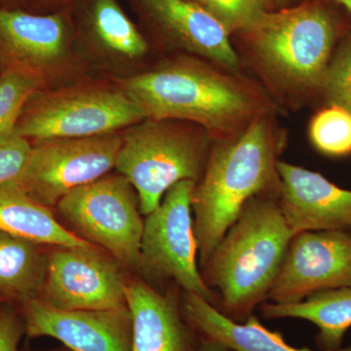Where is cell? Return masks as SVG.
Masks as SVG:
<instances>
[{
	"instance_id": "cell-23",
	"label": "cell",
	"mask_w": 351,
	"mask_h": 351,
	"mask_svg": "<svg viewBox=\"0 0 351 351\" xmlns=\"http://www.w3.org/2000/svg\"><path fill=\"white\" fill-rule=\"evenodd\" d=\"M43 89L34 76L18 71L0 73V138L15 130L25 104Z\"/></svg>"
},
{
	"instance_id": "cell-5",
	"label": "cell",
	"mask_w": 351,
	"mask_h": 351,
	"mask_svg": "<svg viewBox=\"0 0 351 351\" xmlns=\"http://www.w3.org/2000/svg\"><path fill=\"white\" fill-rule=\"evenodd\" d=\"M213 142L193 122L145 119L122 131L115 170L135 189L147 216L178 182L199 181Z\"/></svg>"
},
{
	"instance_id": "cell-12",
	"label": "cell",
	"mask_w": 351,
	"mask_h": 351,
	"mask_svg": "<svg viewBox=\"0 0 351 351\" xmlns=\"http://www.w3.org/2000/svg\"><path fill=\"white\" fill-rule=\"evenodd\" d=\"M351 286V233H295L269 295L272 304H292L322 291Z\"/></svg>"
},
{
	"instance_id": "cell-21",
	"label": "cell",
	"mask_w": 351,
	"mask_h": 351,
	"mask_svg": "<svg viewBox=\"0 0 351 351\" xmlns=\"http://www.w3.org/2000/svg\"><path fill=\"white\" fill-rule=\"evenodd\" d=\"M41 245L0 232V298L19 304L38 298L47 269Z\"/></svg>"
},
{
	"instance_id": "cell-4",
	"label": "cell",
	"mask_w": 351,
	"mask_h": 351,
	"mask_svg": "<svg viewBox=\"0 0 351 351\" xmlns=\"http://www.w3.org/2000/svg\"><path fill=\"white\" fill-rule=\"evenodd\" d=\"M335 0H306L269 11L243 34L258 64L290 93L319 92L348 27Z\"/></svg>"
},
{
	"instance_id": "cell-25",
	"label": "cell",
	"mask_w": 351,
	"mask_h": 351,
	"mask_svg": "<svg viewBox=\"0 0 351 351\" xmlns=\"http://www.w3.org/2000/svg\"><path fill=\"white\" fill-rule=\"evenodd\" d=\"M320 93L328 105H337L351 112V29L335 50Z\"/></svg>"
},
{
	"instance_id": "cell-20",
	"label": "cell",
	"mask_w": 351,
	"mask_h": 351,
	"mask_svg": "<svg viewBox=\"0 0 351 351\" xmlns=\"http://www.w3.org/2000/svg\"><path fill=\"white\" fill-rule=\"evenodd\" d=\"M258 309L263 319L297 318L313 323L320 350H338L351 327V286L315 293L298 304L265 302Z\"/></svg>"
},
{
	"instance_id": "cell-8",
	"label": "cell",
	"mask_w": 351,
	"mask_h": 351,
	"mask_svg": "<svg viewBox=\"0 0 351 351\" xmlns=\"http://www.w3.org/2000/svg\"><path fill=\"white\" fill-rule=\"evenodd\" d=\"M71 232L133 269H141L144 232L135 189L119 173H110L71 191L56 205Z\"/></svg>"
},
{
	"instance_id": "cell-28",
	"label": "cell",
	"mask_w": 351,
	"mask_h": 351,
	"mask_svg": "<svg viewBox=\"0 0 351 351\" xmlns=\"http://www.w3.org/2000/svg\"><path fill=\"white\" fill-rule=\"evenodd\" d=\"M41 7L43 14L71 9L78 0H36Z\"/></svg>"
},
{
	"instance_id": "cell-27",
	"label": "cell",
	"mask_w": 351,
	"mask_h": 351,
	"mask_svg": "<svg viewBox=\"0 0 351 351\" xmlns=\"http://www.w3.org/2000/svg\"><path fill=\"white\" fill-rule=\"evenodd\" d=\"M12 304L4 302L0 306V351H20L21 339L25 334L19 309Z\"/></svg>"
},
{
	"instance_id": "cell-7",
	"label": "cell",
	"mask_w": 351,
	"mask_h": 351,
	"mask_svg": "<svg viewBox=\"0 0 351 351\" xmlns=\"http://www.w3.org/2000/svg\"><path fill=\"white\" fill-rule=\"evenodd\" d=\"M4 71L34 76L43 89L96 75L78 46L71 9L41 14L0 8V73Z\"/></svg>"
},
{
	"instance_id": "cell-17",
	"label": "cell",
	"mask_w": 351,
	"mask_h": 351,
	"mask_svg": "<svg viewBox=\"0 0 351 351\" xmlns=\"http://www.w3.org/2000/svg\"><path fill=\"white\" fill-rule=\"evenodd\" d=\"M131 314L130 351H196L201 341L173 291L158 292L144 281L126 282Z\"/></svg>"
},
{
	"instance_id": "cell-22",
	"label": "cell",
	"mask_w": 351,
	"mask_h": 351,
	"mask_svg": "<svg viewBox=\"0 0 351 351\" xmlns=\"http://www.w3.org/2000/svg\"><path fill=\"white\" fill-rule=\"evenodd\" d=\"M309 137L317 151L328 156L351 154V112L337 105H328L314 115Z\"/></svg>"
},
{
	"instance_id": "cell-30",
	"label": "cell",
	"mask_w": 351,
	"mask_h": 351,
	"mask_svg": "<svg viewBox=\"0 0 351 351\" xmlns=\"http://www.w3.org/2000/svg\"><path fill=\"white\" fill-rule=\"evenodd\" d=\"M196 351H232L219 341L201 337L199 346Z\"/></svg>"
},
{
	"instance_id": "cell-2",
	"label": "cell",
	"mask_w": 351,
	"mask_h": 351,
	"mask_svg": "<svg viewBox=\"0 0 351 351\" xmlns=\"http://www.w3.org/2000/svg\"><path fill=\"white\" fill-rule=\"evenodd\" d=\"M281 142L269 113H265L237 137L213 144L191 199L200 269L249 200L261 196L279 198L277 156Z\"/></svg>"
},
{
	"instance_id": "cell-10",
	"label": "cell",
	"mask_w": 351,
	"mask_h": 351,
	"mask_svg": "<svg viewBox=\"0 0 351 351\" xmlns=\"http://www.w3.org/2000/svg\"><path fill=\"white\" fill-rule=\"evenodd\" d=\"M122 131L85 138H53L32 143L18 178L29 195L46 206L115 169Z\"/></svg>"
},
{
	"instance_id": "cell-11",
	"label": "cell",
	"mask_w": 351,
	"mask_h": 351,
	"mask_svg": "<svg viewBox=\"0 0 351 351\" xmlns=\"http://www.w3.org/2000/svg\"><path fill=\"white\" fill-rule=\"evenodd\" d=\"M71 16L78 46L94 75L125 80L156 64L147 36L119 0H78Z\"/></svg>"
},
{
	"instance_id": "cell-19",
	"label": "cell",
	"mask_w": 351,
	"mask_h": 351,
	"mask_svg": "<svg viewBox=\"0 0 351 351\" xmlns=\"http://www.w3.org/2000/svg\"><path fill=\"white\" fill-rule=\"evenodd\" d=\"M0 232L39 245L98 250L64 228L52 208L29 195L17 180L0 184Z\"/></svg>"
},
{
	"instance_id": "cell-15",
	"label": "cell",
	"mask_w": 351,
	"mask_h": 351,
	"mask_svg": "<svg viewBox=\"0 0 351 351\" xmlns=\"http://www.w3.org/2000/svg\"><path fill=\"white\" fill-rule=\"evenodd\" d=\"M29 338L50 337L69 351H130L128 307L112 311H64L38 298L17 304Z\"/></svg>"
},
{
	"instance_id": "cell-18",
	"label": "cell",
	"mask_w": 351,
	"mask_h": 351,
	"mask_svg": "<svg viewBox=\"0 0 351 351\" xmlns=\"http://www.w3.org/2000/svg\"><path fill=\"white\" fill-rule=\"evenodd\" d=\"M181 306L184 318L200 337L219 341L232 351H315L289 345L282 334L263 326L255 314L245 322H235L193 293L184 292ZM330 351H351V343Z\"/></svg>"
},
{
	"instance_id": "cell-31",
	"label": "cell",
	"mask_w": 351,
	"mask_h": 351,
	"mask_svg": "<svg viewBox=\"0 0 351 351\" xmlns=\"http://www.w3.org/2000/svg\"><path fill=\"white\" fill-rule=\"evenodd\" d=\"M335 1L351 13V0H335Z\"/></svg>"
},
{
	"instance_id": "cell-32",
	"label": "cell",
	"mask_w": 351,
	"mask_h": 351,
	"mask_svg": "<svg viewBox=\"0 0 351 351\" xmlns=\"http://www.w3.org/2000/svg\"><path fill=\"white\" fill-rule=\"evenodd\" d=\"M27 351H36V350H27ZM43 351H69L68 348H59V350H43Z\"/></svg>"
},
{
	"instance_id": "cell-3",
	"label": "cell",
	"mask_w": 351,
	"mask_h": 351,
	"mask_svg": "<svg viewBox=\"0 0 351 351\" xmlns=\"http://www.w3.org/2000/svg\"><path fill=\"white\" fill-rule=\"evenodd\" d=\"M295 234L278 198L249 200L200 269L205 282L218 295V311L242 323L267 302Z\"/></svg>"
},
{
	"instance_id": "cell-9",
	"label": "cell",
	"mask_w": 351,
	"mask_h": 351,
	"mask_svg": "<svg viewBox=\"0 0 351 351\" xmlns=\"http://www.w3.org/2000/svg\"><path fill=\"white\" fill-rule=\"evenodd\" d=\"M195 182L182 181L165 193L160 204L145 216L141 243V271L171 280L219 309V299L203 279L197 263L198 245L193 228Z\"/></svg>"
},
{
	"instance_id": "cell-33",
	"label": "cell",
	"mask_w": 351,
	"mask_h": 351,
	"mask_svg": "<svg viewBox=\"0 0 351 351\" xmlns=\"http://www.w3.org/2000/svg\"><path fill=\"white\" fill-rule=\"evenodd\" d=\"M4 302H7L3 301V300H2L1 298H0V306H1L2 304H4Z\"/></svg>"
},
{
	"instance_id": "cell-6",
	"label": "cell",
	"mask_w": 351,
	"mask_h": 351,
	"mask_svg": "<svg viewBox=\"0 0 351 351\" xmlns=\"http://www.w3.org/2000/svg\"><path fill=\"white\" fill-rule=\"evenodd\" d=\"M145 119L140 108L110 78L91 75L29 97L15 127L31 143L85 138L123 131Z\"/></svg>"
},
{
	"instance_id": "cell-1",
	"label": "cell",
	"mask_w": 351,
	"mask_h": 351,
	"mask_svg": "<svg viewBox=\"0 0 351 351\" xmlns=\"http://www.w3.org/2000/svg\"><path fill=\"white\" fill-rule=\"evenodd\" d=\"M112 80L145 119L193 122L216 142L237 137L269 112L257 88L189 55L167 58L140 75Z\"/></svg>"
},
{
	"instance_id": "cell-29",
	"label": "cell",
	"mask_w": 351,
	"mask_h": 351,
	"mask_svg": "<svg viewBox=\"0 0 351 351\" xmlns=\"http://www.w3.org/2000/svg\"><path fill=\"white\" fill-rule=\"evenodd\" d=\"M267 11H276L301 4L306 0H261Z\"/></svg>"
},
{
	"instance_id": "cell-14",
	"label": "cell",
	"mask_w": 351,
	"mask_h": 351,
	"mask_svg": "<svg viewBox=\"0 0 351 351\" xmlns=\"http://www.w3.org/2000/svg\"><path fill=\"white\" fill-rule=\"evenodd\" d=\"M141 21L158 43L182 55L237 71L239 59L230 34L216 18L191 0H131Z\"/></svg>"
},
{
	"instance_id": "cell-16",
	"label": "cell",
	"mask_w": 351,
	"mask_h": 351,
	"mask_svg": "<svg viewBox=\"0 0 351 351\" xmlns=\"http://www.w3.org/2000/svg\"><path fill=\"white\" fill-rule=\"evenodd\" d=\"M277 171L279 205L293 232L351 228V191L339 188L319 173L283 161L277 162Z\"/></svg>"
},
{
	"instance_id": "cell-24",
	"label": "cell",
	"mask_w": 351,
	"mask_h": 351,
	"mask_svg": "<svg viewBox=\"0 0 351 351\" xmlns=\"http://www.w3.org/2000/svg\"><path fill=\"white\" fill-rule=\"evenodd\" d=\"M198 3L230 34H247L269 12L261 0H199Z\"/></svg>"
},
{
	"instance_id": "cell-13",
	"label": "cell",
	"mask_w": 351,
	"mask_h": 351,
	"mask_svg": "<svg viewBox=\"0 0 351 351\" xmlns=\"http://www.w3.org/2000/svg\"><path fill=\"white\" fill-rule=\"evenodd\" d=\"M125 286L117 265L98 250L55 247L38 298L64 311H112L128 307Z\"/></svg>"
},
{
	"instance_id": "cell-34",
	"label": "cell",
	"mask_w": 351,
	"mask_h": 351,
	"mask_svg": "<svg viewBox=\"0 0 351 351\" xmlns=\"http://www.w3.org/2000/svg\"><path fill=\"white\" fill-rule=\"evenodd\" d=\"M191 1L197 2V3H198V2H199V0H191Z\"/></svg>"
},
{
	"instance_id": "cell-26",
	"label": "cell",
	"mask_w": 351,
	"mask_h": 351,
	"mask_svg": "<svg viewBox=\"0 0 351 351\" xmlns=\"http://www.w3.org/2000/svg\"><path fill=\"white\" fill-rule=\"evenodd\" d=\"M31 151L32 143L15 130L0 138V184L20 177Z\"/></svg>"
}]
</instances>
